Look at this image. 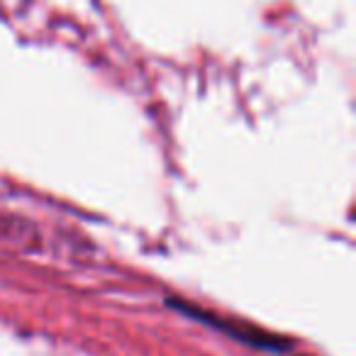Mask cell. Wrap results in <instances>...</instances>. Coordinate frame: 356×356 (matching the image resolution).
<instances>
[{"instance_id": "6da1fadb", "label": "cell", "mask_w": 356, "mask_h": 356, "mask_svg": "<svg viewBox=\"0 0 356 356\" xmlns=\"http://www.w3.org/2000/svg\"><path fill=\"white\" fill-rule=\"evenodd\" d=\"M178 310L184 312H191V317H198V320L208 322V325L218 327V330H225L229 332V337H237V339L247 341V344H254V346H261V349H283L288 346V341H283L281 337L276 334H268L264 330H257V327H249V325H239V322H229L220 315H213V312H205V310H198V307H191L186 302H173Z\"/></svg>"}]
</instances>
